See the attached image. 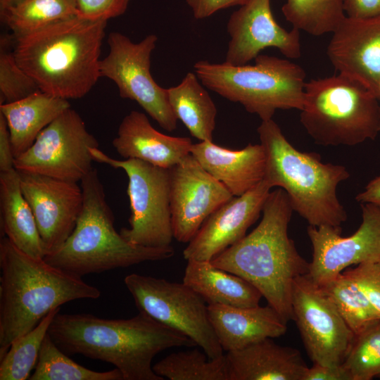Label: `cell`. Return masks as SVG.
<instances>
[{
  "label": "cell",
  "instance_id": "cell-13",
  "mask_svg": "<svg viewBox=\"0 0 380 380\" xmlns=\"http://www.w3.org/2000/svg\"><path fill=\"white\" fill-rule=\"evenodd\" d=\"M291 307L292 319L312 362L342 365L355 334L332 301L308 274L295 279Z\"/></svg>",
  "mask_w": 380,
  "mask_h": 380
},
{
  "label": "cell",
  "instance_id": "cell-14",
  "mask_svg": "<svg viewBox=\"0 0 380 380\" xmlns=\"http://www.w3.org/2000/svg\"><path fill=\"white\" fill-rule=\"evenodd\" d=\"M362 221L350 236H342L341 228L309 225L312 246L308 275L322 285L350 265L380 262V208L362 203Z\"/></svg>",
  "mask_w": 380,
  "mask_h": 380
},
{
  "label": "cell",
  "instance_id": "cell-44",
  "mask_svg": "<svg viewBox=\"0 0 380 380\" xmlns=\"http://www.w3.org/2000/svg\"><path fill=\"white\" fill-rule=\"evenodd\" d=\"M377 99L380 100V81L378 87Z\"/></svg>",
  "mask_w": 380,
  "mask_h": 380
},
{
  "label": "cell",
  "instance_id": "cell-10",
  "mask_svg": "<svg viewBox=\"0 0 380 380\" xmlns=\"http://www.w3.org/2000/svg\"><path fill=\"white\" fill-rule=\"evenodd\" d=\"M125 284L136 306L155 320L190 338L210 359L223 355L208 313V304L182 283L136 273Z\"/></svg>",
  "mask_w": 380,
  "mask_h": 380
},
{
  "label": "cell",
  "instance_id": "cell-31",
  "mask_svg": "<svg viewBox=\"0 0 380 380\" xmlns=\"http://www.w3.org/2000/svg\"><path fill=\"white\" fill-rule=\"evenodd\" d=\"M153 369L170 380H229L225 355L210 359L198 349L171 353Z\"/></svg>",
  "mask_w": 380,
  "mask_h": 380
},
{
  "label": "cell",
  "instance_id": "cell-24",
  "mask_svg": "<svg viewBox=\"0 0 380 380\" xmlns=\"http://www.w3.org/2000/svg\"><path fill=\"white\" fill-rule=\"evenodd\" d=\"M70 104L67 99L42 91L16 101L0 104L11 137L15 158L25 152L39 133Z\"/></svg>",
  "mask_w": 380,
  "mask_h": 380
},
{
  "label": "cell",
  "instance_id": "cell-34",
  "mask_svg": "<svg viewBox=\"0 0 380 380\" xmlns=\"http://www.w3.org/2000/svg\"><path fill=\"white\" fill-rule=\"evenodd\" d=\"M342 365L352 380L380 378V319L355 335Z\"/></svg>",
  "mask_w": 380,
  "mask_h": 380
},
{
  "label": "cell",
  "instance_id": "cell-37",
  "mask_svg": "<svg viewBox=\"0 0 380 380\" xmlns=\"http://www.w3.org/2000/svg\"><path fill=\"white\" fill-rule=\"evenodd\" d=\"M130 0H75L77 15L90 20H104L122 15Z\"/></svg>",
  "mask_w": 380,
  "mask_h": 380
},
{
  "label": "cell",
  "instance_id": "cell-43",
  "mask_svg": "<svg viewBox=\"0 0 380 380\" xmlns=\"http://www.w3.org/2000/svg\"><path fill=\"white\" fill-rule=\"evenodd\" d=\"M20 0H0V8L6 6Z\"/></svg>",
  "mask_w": 380,
  "mask_h": 380
},
{
  "label": "cell",
  "instance_id": "cell-1",
  "mask_svg": "<svg viewBox=\"0 0 380 380\" xmlns=\"http://www.w3.org/2000/svg\"><path fill=\"white\" fill-rule=\"evenodd\" d=\"M48 334L67 355L80 354L111 363L123 380H163L153 369V357L170 348L196 345L186 335L142 312L125 319L58 312Z\"/></svg>",
  "mask_w": 380,
  "mask_h": 380
},
{
  "label": "cell",
  "instance_id": "cell-41",
  "mask_svg": "<svg viewBox=\"0 0 380 380\" xmlns=\"http://www.w3.org/2000/svg\"><path fill=\"white\" fill-rule=\"evenodd\" d=\"M14 160L8 125L0 113V172L15 168Z\"/></svg>",
  "mask_w": 380,
  "mask_h": 380
},
{
  "label": "cell",
  "instance_id": "cell-11",
  "mask_svg": "<svg viewBox=\"0 0 380 380\" xmlns=\"http://www.w3.org/2000/svg\"><path fill=\"white\" fill-rule=\"evenodd\" d=\"M157 41L156 35L149 34L134 43L120 32H110L109 51L101 60L100 73L114 82L120 97L135 101L163 129L172 132L177 118L167 89L159 86L151 74V56Z\"/></svg>",
  "mask_w": 380,
  "mask_h": 380
},
{
  "label": "cell",
  "instance_id": "cell-18",
  "mask_svg": "<svg viewBox=\"0 0 380 380\" xmlns=\"http://www.w3.org/2000/svg\"><path fill=\"white\" fill-rule=\"evenodd\" d=\"M272 187L265 179L213 213L183 251L186 260L211 261L246 236L258 219Z\"/></svg>",
  "mask_w": 380,
  "mask_h": 380
},
{
  "label": "cell",
  "instance_id": "cell-33",
  "mask_svg": "<svg viewBox=\"0 0 380 380\" xmlns=\"http://www.w3.org/2000/svg\"><path fill=\"white\" fill-rule=\"evenodd\" d=\"M60 308L51 310L35 327L11 343L0 359V380L29 379L49 326Z\"/></svg>",
  "mask_w": 380,
  "mask_h": 380
},
{
  "label": "cell",
  "instance_id": "cell-6",
  "mask_svg": "<svg viewBox=\"0 0 380 380\" xmlns=\"http://www.w3.org/2000/svg\"><path fill=\"white\" fill-rule=\"evenodd\" d=\"M81 187L84 202L76 225L61 246L45 255L46 262L82 277L174 255L171 246L152 248L134 245L116 231L114 215L96 169L81 180Z\"/></svg>",
  "mask_w": 380,
  "mask_h": 380
},
{
  "label": "cell",
  "instance_id": "cell-35",
  "mask_svg": "<svg viewBox=\"0 0 380 380\" xmlns=\"http://www.w3.org/2000/svg\"><path fill=\"white\" fill-rule=\"evenodd\" d=\"M39 89L35 81L18 65L13 51L1 41L0 104L23 99Z\"/></svg>",
  "mask_w": 380,
  "mask_h": 380
},
{
  "label": "cell",
  "instance_id": "cell-38",
  "mask_svg": "<svg viewBox=\"0 0 380 380\" xmlns=\"http://www.w3.org/2000/svg\"><path fill=\"white\" fill-rule=\"evenodd\" d=\"M194 16L200 20L208 18L219 10L234 6H242L248 0H185Z\"/></svg>",
  "mask_w": 380,
  "mask_h": 380
},
{
  "label": "cell",
  "instance_id": "cell-27",
  "mask_svg": "<svg viewBox=\"0 0 380 380\" xmlns=\"http://www.w3.org/2000/svg\"><path fill=\"white\" fill-rule=\"evenodd\" d=\"M170 105L177 120L201 141H213L217 115L210 96L196 74L188 72L175 87L167 89Z\"/></svg>",
  "mask_w": 380,
  "mask_h": 380
},
{
  "label": "cell",
  "instance_id": "cell-2",
  "mask_svg": "<svg viewBox=\"0 0 380 380\" xmlns=\"http://www.w3.org/2000/svg\"><path fill=\"white\" fill-rule=\"evenodd\" d=\"M293 211L284 189L270 191L259 224L210 261L252 284L286 322L293 319V282L308 274L310 266L288 234Z\"/></svg>",
  "mask_w": 380,
  "mask_h": 380
},
{
  "label": "cell",
  "instance_id": "cell-29",
  "mask_svg": "<svg viewBox=\"0 0 380 380\" xmlns=\"http://www.w3.org/2000/svg\"><path fill=\"white\" fill-rule=\"evenodd\" d=\"M332 301L355 335L380 319V315L354 281L343 272L318 285Z\"/></svg>",
  "mask_w": 380,
  "mask_h": 380
},
{
  "label": "cell",
  "instance_id": "cell-8",
  "mask_svg": "<svg viewBox=\"0 0 380 380\" xmlns=\"http://www.w3.org/2000/svg\"><path fill=\"white\" fill-rule=\"evenodd\" d=\"M202 84L226 99L241 104L263 120L277 110H301L305 72L286 59L259 54L254 65H233L201 60L194 65Z\"/></svg>",
  "mask_w": 380,
  "mask_h": 380
},
{
  "label": "cell",
  "instance_id": "cell-26",
  "mask_svg": "<svg viewBox=\"0 0 380 380\" xmlns=\"http://www.w3.org/2000/svg\"><path fill=\"white\" fill-rule=\"evenodd\" d=\"M183 283L208 304L240 308L259 305L261 293L245 279L215 267L210 261L187 260Z\"/></svg>",
  "mask_w": 380,
  "mask_h": 380
},
{
  "label": "cell",
  "instance_id": "cell-42",
  "mask_svg": "<svg viewBox=\"0 0 380 380\" xmlns=\"http://www.w3.org/2000/svg\"><path fill=\"white\" fill-rule=\"evenodd\" d=\"M355 200L362 203H372L380 208V175L372 179Z\"/></svg>",
  "mask_w": 380,
  "mask_h": 380
},
{
  "label": "cell",
  "instance_id": "cell-12",
  "mask_svg": "<svg viewBox=\"0 0 380 380\" xmlns=\"http://www.w3.org/2000/svg\"><path fill=\"white\" fill-rule=\"evenodd\" d=\"M99 146L81 116L70 108L46 126L25 152L15 158L14 167L81 182L93 169L89 148Z\"/></svg>",
  "mask_w": 380,
  "mask_h": 380
},
{
  "label": "cell",
  "instance_id": "cell-25",
  "mask_svg": "<svg viewBox=\"0 0 380 380\" xmlns=\"http://www.w3.org/2000/svg\"><path fill=\"white\" fill-rule=\"evenodd\" d=\"M0 213L3 236L27 254L44 258L46 253L15 168L0 172Z\"/></svg>",
  "mask_w": 380,
  "mask_h": 380
},
{
  "label": "cell",
  "instance_id": "cell-20",
  "mask_svg": "<svg viewBox=\"0 0 380 380\" xmlns=\"http://www.w3.org/2000/svg\"><path fill=\"white\" fill-rule=\"evenodd\" d=\"M208 313L218 341L227 352L279 337L287 330V322L270 305L240 308L208 304Z\"/></svg>",
  "mask_w": 380,
  "mask_h": 380
},
{
  "label": "cell",
  "instance_id": "cell-23",
  "mask_svg": "<svg viewBox=\"0 0 380 380\" xmlns=\"http://www.w3.org/2000/svg\"><path fill=\"white\" fill-rule=\"evenodd\" d=\"M229 380H303L308 366L298 350L267 338L225 355Z\"/></svg>",
  "mask_w": 380,
  "mask_h": 380
},
{
  "label": "cell",
  "instance_id": "cell-15",
  "mask_svg": "<svg viewBox=\"0 0 380 380\" xmlns=\"http://www.w3.org/2000/svg\"><path fill=\"white\" fill-rule=\"evenodd\" d=\"M174 238L189 243L207 218L234 196L189 153L170 168Z\"/></svg>",
  "mask_w": 380,
  "mask_h": 380
},
{
  "label": "cell",
  "instance_id": "cell-40",
  "mask_svg": "<svg viewBox=\"0 0 380 380\" xmlns=\"http://www.w3.org/2000/svg\"><path fill=\"white\" fill-rule=\"evenodd\" d=\"M346 16L363 18L380 15V0H343Z\"/></svg>",
  "mask_w": 380,
  "mask_h": 380
},
{
  "label": "cell",
  "instance_id": "cell-39",
  "mask_svg": "<svg viewBox=\"0 0 380 380\" xmlns=\"http://www.w3.org/2000/svg\"><path fill=\"white\" fill-rule=\"evenodd\" d=\"M303 380H352V378L343 365L331 366L313 363L306 369Z\"/></svg>",
  "mask_w": 380,
  "mask_h": 380
},
{
  "label": "cell",
  "instance_id": "cell-3",
  "mask_svg": "<svg viewBox=\"0 0 380 380\" xmlns=\"http://www.w3.org/2000/svg\"><path fill=\"white\" fill-rule=\"evenodd\" d=\"M107 20L78 15L14 37L13 56L40 91L64 99L87 94L101 76Z\"/></svg>",
  "mask_w": 380,
  "mask_h": 380
},
{
  "label": "cell",
  "instance_id": "cell-19",
  "mask_svg": "<svg viewBox=\"0 0 380 380\" xmlns=\"http://www.w3.org/2000/svg\"><path fill=\"white\" fill-rule=\"evenodd\" d=\"M327 49L335 69L357 80L377 98L380 81V15H346L332 32Z\"/></svg>",
  "mask_w": 380,
  "mask_h": 380
},
{
  "label": "cell",
  "instance_id": "cell-7",
  "mask_svg": "<svg viewBox=\"0 0 380 380\" xmlns=\"http://www.w3.org/2000/svg\"><path fill=\"white\" fill-rule=\"evenodd\" d=\"M300 121L318 145L355 146L380 132V105L364 85L338 72L305 82Z\"/></svg>",
  "mask_w": 380,
  "mask_h": 380
},
{
  "label": "cell",
  "instance_id": "cell-36",
  "mask_svg": "<svg viewBox=\"0 0 380 380\" xmlns=\"http://www.w3.org/2000/svg\"><path fill=\"white\" fill-rule=\"evenodd\" d=\"M343 272L354 280L380 315V262L362 263Z\"/></svg>",
  "mask_w": 380,
  "mask_h": 380
},
{
  "label": "cell",
  "instance_id": "cell-16",
  "mask_svg": "<svg viewBox=\"0 0 380 380\" xmlns=\"http://www.w3.org/2000/svg\"><path fill=\"white\" fill-rule=\"evenodd\" d=\"M18 171L22 192L33 212L48 254L72 232L83 207L82 189L75 182Z\"/></svg>",
  "mask_w": 380,
  "mask_h": 380
},
{
  "label": "cell",
  "instance_id": "cell-21",
  "mask_svg": "<svg viewBox=\"0 0 380 380\" xmlns=\"http://www.w3.org/2000/svg\"><path fill=\"white\" fill-rule=\"evenodd\" d=\"M189 137L164 134L156 130L143 113L132 110L121 121L113 140L117 153L152 165L171 168L190 153Z\"/></svg>",
  "mask_w": 380,
  "mask_h": 380
},
{
  "label": "cell",
  "instance_id": "cell-30",
  "mask_svg": "<svg viewBox=\"0 0 380 380\" xmlns=\"http://www.w3.org/2000/svg\"><path fill=\"white\" fill-rule=\"evenodd\" d=\"M30 380H123L117 368L107 372L87 369L70 359L46 335Z\"/></svg>",
  "mask_w": 380,
  "mask_h": 380
},
{
  "label": "cell",
  "instance_id": "cell-5",
  "mask_svg": "<svg viewBox=\"0 0 380 380\" xmlns=\"http://www.w3.org/2000/svg\"><path fill=\"white\" fill-rule=\"evenodd\" d=\"M257 131L266 155L264 179L286 191L293 211L309 225L341 227L347 213L336 191L350 177L347 169L296 148L272 119L262 121Z\"/></svg>",
  "mask_w": 380,
  "mask_h": 380
},
{
  "label": "cell",
  "instance_id": "cell-9",
  "mask_svg": "<svg viewBox=\"0 0 380 380\" xmlns=\"http://www.w3.org/2000/svg\"><path fill=\"white\" fill-rule=\"evenodd\" d=\"M89 151L94 161L122 169L128 177L129 227L122 228L121 236L134 245L152 248L170 246L174 238L170 168L134 158L114 159L99 148H90Z\"/></svg>",
  "mask_w": 380,
  "mask_h": 380
},
{
  "label": "cell",
  "instance_id": "cell-4",
  "mask_svg": "<svg viewBox=\"0 0 380 380\" xmlns=\"http://www.w3.org/2000/svg\"><path fill=\"white\" fill-rule=\"evenodd\" d=\"M0 359L51 310L71 300L101 296L99 289L82 277L27 254L5 236L0 241Z\"/></svg>",
  "mask_w": 380,
  "mask_h": 380
},
{
  "label": "cell",
  "instance_id": "cell-22",
  "mask_svg": "<svg viewBox=\"0 0 380 380\" xmlns=\"http://www.w3.org/2000/svg\"><path fill=\"white\" fill-rule=\"evenodd\" d=\"M190 153L234 196L245 194L265 177L266 155L261 144L231 150L204 141L193 144Z\"/></svg>",
  "mask_w": 380,
  "mask_h": 380
},
{
  "label": "cell",
  "instance_id": "cell-17",
  "mask_svg": "<svg viewBox=\"0 0 380 380\" xmlns=\"http://www.w3.org/2000/svg\"><path fill=\"white\" fill-rule=\"evenodd\" d=\"M230 36L225 63L247 64L268 47L277 48L289 58L300 57V30L287 31L275 20L270 0H248L230 16L227 25Z\"/></svg>",
  "mask_w": 380,
  "mask_h": 380
},
{
  "label": "cell",
  "instance_id": "cell-32",
  "mask_svg": "<svg viewBox=\"0 0 380 380\" xmlns=\"http://www.w3.org/2000/svg\"><path fill=\"white\" fill-rule=\"evenodd\" d=\"M281 11L293 27L314 36L332 33L346 17L343 0H286Z\"/></svg>",
  "mask_w": 380,
  "mask_h": 380
},
{
  "label": "cell",
  "instance_id": "cell-28",
  "mask_svg": "<svg viewBox=\"0 0 380 380\" xmlns=\"http://www.w3.org/2000/svg\"><path fill=\"white\" fill-rule=\"evenodd\" d=\"M0 13L13 37L77 15L75 0H20L0 8Z\"/></svg>",
  "mask_w": 380,
  "mask_h": 380
}]
</instances>
